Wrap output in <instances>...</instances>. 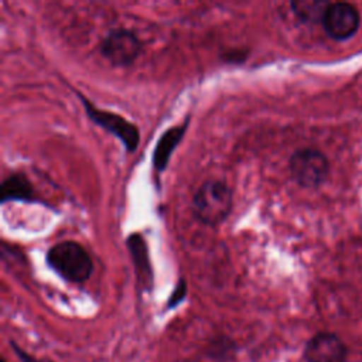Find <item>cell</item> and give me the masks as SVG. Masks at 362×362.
Listing matches in <instances>:
<instances>
[{
    "instance_id": "10",
    "label": "cell",
    "mask_w": 362,
    "mask_h": 362,
    "mask_svg": "<svg viewBox=\"0 0 362 362\" xmlns=\"http://www.w3.org/2000/svg\"><path fill=\"white\" fill-rule=\"evenodd\" d=\"M127 246H129L133 263H134V269H136L139 283L144 284V287L147 288V286H151L153 273H151L150 262H148V257H147L146 243H144L143 238L139 233H133L127 239Z\"/></svg>"
},
{
    "instance_id": "1",
    "label": "cell",
    "mask_w": 362,
    "mask_h": 362,
    "mask_svg": "<svg viewBox=\"0 0 362 362\" xmlns=\"http://www.w3.org/2000/svg\"><path fill=\"white\" fill-rule=\"evenodd\" d=\"M233 206V194L222 181L202 182L192 197V212L195 218L209 226L222 223Z\"/></svg>"
},
{
    "instance_id": "3",
    "label": "cell",
    "mask_w": 362,
    "mask_h": 362,
    "mask_svg": "<svg viewBox=\"0 0 362 362\" xmlns=\"http://www.w3.org/2000/svg\"><path fill=\"white\" fill-rule=\"evenodd\" d=\"M78 98L83 105L86 116L95 124L105 129L107 133L113 134L124 146L126 151L133 153L137 150L140 143V130L134 123L129 122L126 117H123L119 113L96 107L93 103H90V100H88L85 96L79 93H78Z\"/></svg>"
},
{
    "instance_id": "12",
    "label": "cell",
    "mask_w": 362,
    "mask_h": 362,
    "mask_svg": "<svg viewBox=\"0 0 362 362\" xmlns=\"http://www.w3.org/2000/svg\"><path fill=\"white\" fill-rule=\"evenodd\" d=\"M185 293H187L185 281H184V280H182V281H178L177 287L174 288V291H173V294H171V297H170V300H168V307L173 308V307H175L177 304H180V303L184 300Z\"/></svg>"
},
{
    "instance_id": "8",
    "label": "cell",
    "mask_w": 362,
    "mask_h": 362,
    "mask_svg": "<svg viewBox=\"0 0 362 362\" xmlns=\"http://www.w3.org/2000/svg\"><path fill=\"white\" fill-rule=\"evenodd\" d=\"M188 122H189V119H187L181 124L167 129L158 139L156 148L153 151V168L157 174H161L165 170L171 154L174 153V150L177 148L180 141L182 140V137L188 129Z\"/></svg>"
},
{
    "instance_id": "13",
    "label": "cell",
    "mask_w": 362,
    "mask_h": 362,
    "mask_svg": "<svg viewBox=\"0 0 362 362\" xmlns=\"http://www.w3.org/2000/svg\"><path fill=\"white\" fill-rule=\"evenodd\" d=\"M14 349H16V352H17V355L20 356V359L23 361V362H40V361H37V359H34V358H31V356H28L24 351H21L20 348H17L16 345H14Z\"/></svg>"
},
{
    "instance_id": "5",
    "label": "cell",
    "mask_w": 362,
    "mask_h": 362,
    "mask_svg": "<svg viewBox=\"0 0 362 362\" xmlns=\"http://www.w3.org/2000/svg\"><path fill=\"white\" fill-rule=\"evenodd\" d=\"M143 44L139 37L126 28L109 31L100 42V54L115 66H129L140 55Z\"/></svg>"
},
{
    "instance_id": "7",
    "label": "cell",
    "mask_w": 362,
    "mask_h": 362,
    "mask_svg": "<svg viewBox=\"0 0 362 362\" xmlns=\"http://www.w3.org/2000/svg\"><path fill=\"white\" fill-rule=\"evenodd\" d=\"M345 345L334 334H317L305 346L307 362H344Z\"/></svg>"
},
{
    "instance_id": "11",
    "label": "cell",
    "mask_w": 362,
    "mask_h": 362,
    "mask_svg": "<svg viewBox=\"0 0 362 362\" xmlns=\"http://www.w3.org/2000/svg\"><path fill=\"white\" fill-rule=\"evenodd\" d=\"M290 6L293 8V13L303 21H322V17L329 3L320 0H300L293 1Z\"/></svg>"
},
{
    "instance_id": "9",
    "label": "cell",
    "mask_w": 362,
    "mask_h": 362,
    "mask_svg": "<svg viewBox=\"0 0 362 362\" xmlns=\"http://www.w3.org/2000/svg\"><path fill=\"white\" fill-rule=\"evenodd\" d=\"M34 188L24 173H13L3 180L0 188V201H34Z\"/></svg>"
},
{
    "instance_id": "4",
    "label": "cell",
    "mask_w": 362,
    "mask_h": 362,
    "mask_svg": "<svg viewBox=\"0 0 362 362\" xmlns=\"http://www.w3.org/2000/svg\"><path fill=\"white\" fill-rule=\"evenodd\" d=\"M288 170L298 185L315 188L324 182L328 174V160L315 148H300L290 157Z\"/></svg>"
},
{
    "instance_id": "2",
    "label": "cell",
    "mask_w": 362,
    "mask_h": 362,
    "mask_svg": "<svg viewBox=\"0 0 362 362\" xmlns=\"http://www.w3.org/2000/svg\"><path fill=\"white\" fill-rule=\"evenodd\" d=\"M47 264L64 280L83 283L93 270V262L86 249L74 242L62 240L51 246L45 255Z\"/></svg>"
},
{
    "instance_id": "6",
    "label": "cell",
    "mask_w": 362,
    "mask_h": 362,
    "mask_svg": "<svg viewBox=\"0 0 362 362\" xmlns=\"http://www.w3.org/2000/svg\"><path fill=\"white\" fill-rule=\"evenodd\" d=\"M325 33L335 40H346L359 27V13L348 3H329L322 17Z\"/></svg>"
},
{
    "instance_id": "14",
    "label": "cell",
    "mask_w": 362,
    "mask_h": 362,
    "mask_svg": "<svg viewBox=\"0 0 362 362\" xmlns=\"http://www.w3.org/2000/svg\"><path fill=\"white\" fill-rule=\"evenodd\" d=\"M3 362H6V361H3Z\"/></svg>"
}]
</instances>
